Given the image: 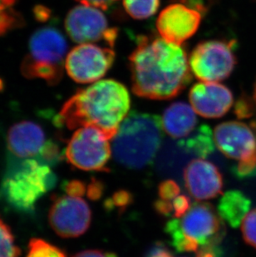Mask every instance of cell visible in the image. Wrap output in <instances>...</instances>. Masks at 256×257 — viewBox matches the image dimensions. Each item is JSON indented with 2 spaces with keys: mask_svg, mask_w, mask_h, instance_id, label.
I'll return each instance as SVG.
<instances>
[{
  "mask_svg": "<svg viewBox=\"0 0 256 257\" xmlns=\"http://www.w3.org/2000/svg\"><path fill=\"white\" fill-rule=\"evenodd\" d=\"M162 127L173 139H184L195 131L198 119L191 105L177 102L170 105L162 115Z\"/></svg>",
  "mask_w": 256,
  "mask_h": 257,
  "instance_id": "17",
  "label": "cell"
},
{
  "mask_svg": "<svg viewBox=\"0 0 256 257\" xmlns=\"http://www.w3.org/2000/svg\"><path fill=\"white\" fill-rule=\"evenodd\" d=\"M126 87L112 79L97 81L79 90L64 103L58 116L67 128L95 126L112 139L130 110Z\"/></svg>",
  "mask_w": 256,
  "mask_h": 257,
  "instance_id": "2",
  "label": "cell"
},
{
  "mask_svg": "<svg viewBox=\"0 0 256 257\" xmlns=\"http://www.w3.org/2000/svg\"><path fill=\"white\" fill-rule=\"evenodd\" d=\"M173 205V217L181 218L191 208V201L185 195H179L172 201Z\"/></svg>",
  "mask_w": 256,
  "mask_h": 257,
  "instance_id": "27",
  "label": "cell"
},
{
  "mask_svg": "<svg viewBox=\"0 0 256 257\" xmlns=\"http://www.w3.org/2000/svg\"><path fill=\"white\" fill-rule=\"evenodd\" d=\"M55 183V175L49 166L28 158L10 166L1 192L10 206L18 211H29Z\"/></svg>",
  "mask_w": 256,
  "mask_h": 257,
  "instance_id": "5",
  "label": "cell"
},
{
  "mask_svg": "<svg viewBox=\"0 0 256 257\" xmlns=\"http://www.w3.org/2000/svg\"><path fill=\"white\" fill-rule=\"evenodd\" d=\"M164 136L162 119L133 111L120 124L111 144V153L120 165L140 170L154 161Z\"/></svg>",
  "mask_w": 256,
  "mask_h": 257,
  "instance_id": "3",
  "label": "cell"
},
{
  "mask_svg": "<svg viewBox=\"0 0 256 257\" xmlns=\"http://www.w3.org/2000/svg\"><path fill=\"white\" fill-rule=\"evenodd\" d=\"M234 113L238 118H248L254 113V107L248 98H240L234 107Z\"/></svg>",
  "mask_w": 256,
  "mask_h": 257,
  "instance_id": "28",
  "label": "cell"
},
{
  "mask_svg": "<svg viewBox=\"0 0 256 257\" xmlns=\"http://www.w3.org/2000/svg\"><path fill=\"white\" fill-rule=\"evenodd\" d=\"M191 106L205 118H219L231 108L234 97L227 87L219 83H196L189 92Z\"/></svg>",
  "mask_w": 256,
  "mask_h": 257,
  "instance_id": "15",
  "label": "cell"
},
{
  "mask_svg": "<svg viewBox=\"0 0 256 257\" xmlns=\"http://www.w3.org/2000/svg\"><path fill=\"white\" fill-rule=\"evenodd\" d=\"M6 2H16V0H0V5Z\"/></svg>",
  "mask_w": 256,
  "mask_h": 257,
  "instance_id": "36",
  "label": "cell"
},
{
  "mask_svg": "<svg viewBox=\"0 0 256 257\" xmlns=\"http://www.w3.org/2000/svg\"><path fill=\"white\" fill-rule=\"evenodd\" d=\"M8 147L17 158H34L41 155L46 143L41 126L33 121H23L11 126L8 133Z\"/></svg>",
  "mask_w": 256,
  "mask_h": 257,
  "instance_id": "16",
  "label": "cell"
},
{
  "mask_svg": "<svg viewBox=\"0 0 256 257\" xmlns=\"http://www.w3.org/2000/svg\"><path fill=\"white\" fill-rule=\"evenodd\" d=\"M15 3L7 2L0 5V37L22 25V18L13 9Z\"/></svg>",
  "mask_w": 256,
  "mask_h": 257,
  "instance_id": "21",
  "label": "cell"
},
{
  "mask_svg": "<svg viewBox=\"0 0 256 257\" xmlns=\"http://www.w3.org/2000/svg\"><path fill=\"white\" fill-rule=\"evenodd\" d=\"M92 213L88 204L81 197L63 196L53 202L49 211V223L63 238L77 237L89 228Z\"/></svg>",
  "mask_w": 256,
  "mask_h": 257,
  "instance_id": "12",
  "label": "cell"
},
{
  "mask_svg": "<svg viewBox=\"0 0 256 257\" xmlns=\"http://www.w3.org/2000/svg\"><path fill=\"white\" fill-rule=\"evenodd\" d=\"M81 5H88L100 10H107L118 0H77Z\"/></svg>",
  "mask_w": 256,
  "mask_h": 257,
  "instance_id": "33",
  "label": "cell"
},
{
  "mask_svg": "<svg viewBox=\"0 0 256 257\" xmlns=\"http://www.w3.org/2000/svg\"><path fill=\"white\" fill-rule=\"evenodd\" d=\"M183 177L186 189L197 201L214 199L222 193V175L203 158L191 160L184 169Z\"/></svg>",
  "mask_w": 256,
  "mask_h": 257,
  "instance_id": "14",
  "label": "cell"
},
{
  "mask_svg": "<svg viewBox=\"0 0 256 257\" xmlns=\"http://www.w3.org/2000/svg\"><path fill=\"white\" fill-rule=\"evenodd\" d=\"M177 145L187 154L205 158L215 151V144L210 126L203 124L187 138L180 140Z\"/></svg>",
  "mask_w": 256,
  "mask_h": 257,
  "instance_id": "19",
  "label": "cell"
},
{
  "mask_svg": "<svg viewBox=\"0 0 256 257\" xmlns=\"http://www.w3.org/2000/svg\"><path fill=\"white\" fill-rule=\"evenodd\" d=\"M165 230L179 252H196L202 246L219 245L225 234L222 218L205 202L194 203L181 220L168 221Z\"/></svg>",
  "mask_w": 256,
  "mask_h": 257,
  "instance_id": "4",
  "label": "cell"
},
{
  "mask_svg": "<svg viewBox=\"0 0 256 257\" xmlns=\"http://www.w3.org/2000/svg\"><path fill=\"white\" fill-rule=\"evenodd\" d=\"M129 68L133 92L148 99L177 97L192 79L186 50L161 37H138Z\"/></svg>",
  "mask_w": 256,
  "mask_h": 257,
  "instance_id": "1",
  "label": "cell"
},
{
  "mask_svg": "<svg viewBox=\"0 0 256 257\" xmlns=\"http://www.w3.org/2000/svg\"><path fill=\"white\" fill-rule=\"evenodd\" d=\"M201 20L200 10L175 3L160 13L156 25L161 38L172 44L181 45L196 34Z\"/></svg>",
  "mask_w": 256,
  "mask_h": 257,
  "instance_id": "13",
  "label": "cell"
},
{
  "mask_svg": "<svg viewBox=\"0 0 256 257\" xmlns=\"http://www.w3.org/2000/svg\"><path fill=\"white\" fill-rule=\"evenodd\" d=\"M110 140L99 128L82 126L76 130L68 142L66 158L81 170L108 172L106 164L112 154Z\"/></svg>",
  "mask_w": 256,
  "mask_h": 257,
  "instance_id": "9",
  "label": "cell"
},
{
  "mask_svg": "<svg viewBox=\"0 0 256 257\" xmlns=\"http://www.w3.org/2000/svg\"><path fill=\"white\" fill-rule=\"evenodd\" d=\"M241 231L244 241L256 248V208L249 211L242 221Z\"/></svg>",
  "mask_w": 256,
  "mask_h": 257,
  "instance_id": "24",
  "label": "cell"
},
{
  "mask_svg": "<svg viewBox=\"0 0 256 257\" xmlns=\"http://www.w3.org/2000/svg\"><path fill=\"white\" fill-rule=\"evenodd\" d=\"M104 187L102 182L98 180L92 179V182L87 187V197L90 199L96 201L102 197Z\"/></svg>",
  "mask_w": 256,
  "mask_h": 257,
  "instance_id": "31",
  "label": "cell"
},
{
  "mask_svg": "<svg viewBox=\"0 0 256 257\" xmlns=\"http://www.w3.org/2000/svg\"><path fill=\"white\" fill-rule=\"evenodd\" d=\"M251 201L240 191L231 190L225 192L218 204V213L222 220L231 227L241 225L247 214L249 213Z\"/></svg>",
  "mask_w": 256,
  "mask_h": 257,
  "instance_id": "18",
  "label": "cell"
},
{
  "mask_svg": "<svg viewBox=\"0 0 256 257\" xmlns=\"http://www.w3.org/2000/svg\"><path fill=\"white\" fill-rule=\"evenodd\" d=\"M144 257H173V255L163 243L156 242L149 248Z\"/></svg>",
  "mask_w": 256,
  "mask_h": 257,
  "instance_id": "29",
  "label": "cell"
},
{
  "mask_svg": "<svg viewBox=\"0 0 256 257\" xmlns=\"http://www.w3.org/2000/svg\"><path fill=\"white\" fill-rule=\"evenodd\" d=\"M115 53L110 48L82 44L67 55L65 68L73 80L78 83L97 82L111 68Z\"/></svg>",
  "mask_w": 256,
  "mask_h": 257,
  "instance_id": "11",
  "label": "cell"
},
{
  "mask_svg": "<svg viewBox=\"0 0 256 257\" xmlns=\"http://www.w3.org/2000/svg\"><path fill=\"white\" fill-rule=\"evenodd\" d=\"M65 191L67 194L72 197H82L86 192V187L81 181L73 180L66 185Z\"/></svg>",
  "mask_w": 256,
  "mask_h": 257,
  "instance_id": "30",
  "label": "cell"
},
{
  "mask_svg": "<svg viewBox=\"0 0 256 257\" xmlns=\"http://www.w3.org/2000/svg\"><path fill=\"white\" fill-rule=\"evenodd\" d=\"M27 257H66L58 247L41 239H33L29 243Z\"/></svg>",
  "mask_w": 256,
  "mask_h": 257,
  "instance_id": "23",
  "label": "cell"
},
{
  "mask_svg": "<svg viewBox=\"0 0 256 257\" xmlns=\"http://www.w3.org/2000/svg\"><path fill=\"white\" fill-rule=\"evenodd\" d=\"M154 206L157 213L161 214L162 216H169L174 211L172 201H164L159 198L155 202Z\"/></svg>",
  "mask_w": 256,
  "mask_h": 257,
  "instance_id": "34",
  "label": "cell"
},
{
  "mask_svg": "<svg viewBox=\"0 0 256 257\" xmlns=\"http://www.w3.org/2000/svg\"><path fill=\"white\" fill-rule=\"evenodd\" d=\"M254 104H255V108H256V82H255V85H254Z\"/></svg>",
  "mask_w": 256,
  "mask_h": 257,
  "instance_id": "37",
  "label": "cell"
},
{
  "mask_svg": "<svg viewBox=\"0 0 256 257\" xmlns=\"http://www.w3.org/2000/svg\"><path fill=\"white\" fill-rule=\"evenodd\" d=\"M68 36L77 44H92L103 41L112 48L117 39L118 30L109 27L100 9L81 5L69 11L65 20Z\"/></svg>",
  "mask_w": 256,
  "mask_h": 257,
  "instance_id": "10",
  "label": "cell"
},
{
  "mask_svg": "<svg viewBox=\"0 0 256 257\" xmlns=\"http://www.w3.org/2000/svg\"><path fill=\"white\" fill-rule=\"evenodd\" d=\"M213 138L221 153L239 161L234 173L238 177L252 176L256 172V134L246 123L225 121L215 126Z\"/></svg>",
  "mask_w": 256,
  "mask_h": 257,
  "instance_id": "7",
  "label": "cell"
},
{
  "mask_svg": "<svg viewBox=\"0 0 256 257\" xmlns=\"http://www.w3.org/2000/svg\"><path fill=\"white\" fill-rule=\"evenodd\" d=\"M234 42L207 40L196 45L189 63L191 73L205 83H219L231 74L236 65Z\"/></svg>",
  "mask_w": 256,
  "mask_h": 257,
  "instance_id": "8",
  "label": "cell"
},
{
  "mask_svg": "<svg viewBox=\"0 0 256 257\" xmlns=\"http://www.w3.org/2000/svg\"><path fill=\"white\" fill-rule=\"evenodd\" d=\"M181 189L177 182L173 180H166L159 185L158 195L160 199L164 201H172L179 196Z\"/></svg>",
  "mask_w": 256,
  "mask_h": 257,
  "instance_id": "26",
  "label": "cell"
},
{
  "mask_svg": "<svg viewBox=\"0 0 256 257\" xmlns=\"http://www.w3.org/2000/svg\"><path fill=\"white\" fill-rule=\"evenodd\" d=\"M73 257H117L112 252H106L99 250H87L77 253Z\"/></svg>",
  "mask_w": 256,
  "mask_h": 257,
  "instance_id": "35",
  "label": "cell"
},
{
  "mask_svg": "<svg viewBox=\"0 0 256 257\" xmlns=\"http://www.w3.org/2000/svg\"><path fill=\"white\" fill-rule=\"evenodd\" d=\"M133 201V197L131 192L125 190H120L115 192L111 198L105 201V206L109 211L117 208L119 211H123Z\"/></svg>",
  "mask_w": 256,
  "mask_h": 257,
  "instance_id": "25",
  "label": "cell"
},
{
  "mask_svg": "<svg viewBox=\"0 0 256 257\" xmlns=\"http://www.w3.org/2000/svg\"><path fill=\"white\" fill-rule=\"evenodd\" d=\"M196 257H222V251L218 245H206L196 251Z\"/></svg>",
  "mask_w": 256,
  "mask_h": 257,
  "instance_id": "32",
  "label": "cell"
},
{
  "mask_svg": "<svg viewBox=\"0 0 256 257\" xmlns=\"http://www.w3.org/2000/svg\"><path fill=\"white\" fill-rule=\"evenodd\" d=\"M68 44L58 29L45 27L35 31L29 40V52L21 72L27 78L43 79L50 85L59 83L65 66Z\"/></svg>",
  "mask_w": 256,
  "mask_h": 257,
  "instance_id": "6",
  "label": "cell"
},
{
  "mask_svg": "<svg viewBox=\"0 0 256 257\" xmlns=\"http://www.w3.org/2000/svg\"><path fill=\"white\" fill-rule=\"evenodd\" d=\"M20 250L15 245L10 227L0 218V257H19Z\"/></svg>",
  "mask_w": 256,
  "mask_h": 257,
  "instance_id": "22",
  "label": "cell"
},
{
  "mask_svg": "<svg viewBox=\"0 0 256 257\" xmlns=\"http://www.w3.org/2000/svg\"><path fill=\"white\" fill-rule=\"evenodd\" d=\"M124 9L134 20H146L157 13L160 0H122Z\"/></svg>",
  "mask_w": 256,
  "mask_h": 257,
  "instance_id": "20",
  "label": "cell"
}]
</instances>
